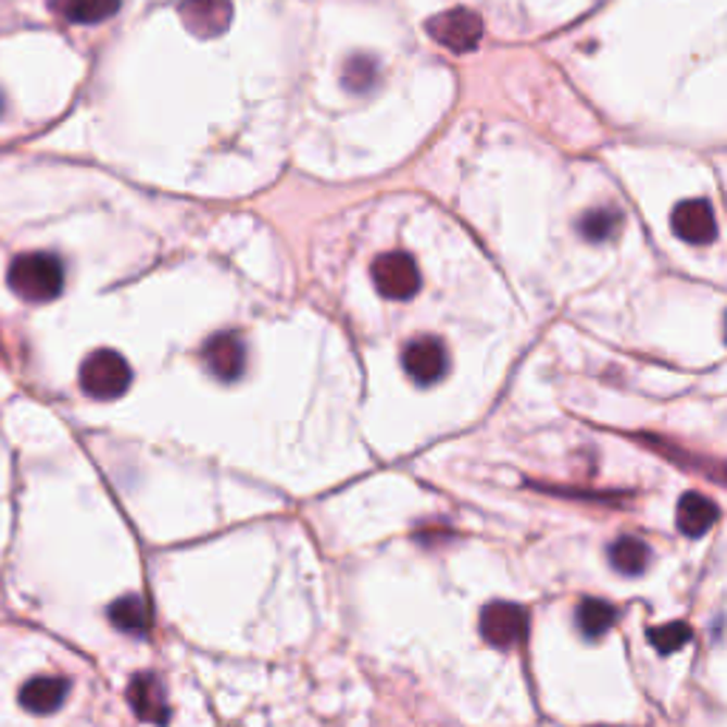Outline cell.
<instances>
[{
	"label": "cell",
	"instance_id": "obj_1",
	"mask_svg": "<svg viewBox=\"0 0 727 727\" xmlns=\"http://www.w3.org/2000/svg\"><path fill=\"white\" fill-rule=\"evenodd\" d=\"M9 287L23 302H52L63 290V262L54 253H23L9 265Z\"/></svg>",
	"mask_w": 727,
	"mask_h": 727
},
{
	"label": "cell",
	"instance_id": "obj_2",
	"mask_svg": "<svg viewBox=\"0 0 727 727\" xmlns=\"http://www.w3.org/2000/svg\"><path fill=\"white\" fill-rule=\"evenodd\" d=\"M80 387L97 401H114L131 387V367L117 350H95L83 361Z\"/></svg>",
	"mask_w": 727,
	"mask_h": 727
},
{
	"label": "cell",
	"instance_id": "obj_3",
	"mask_svg": "<svg viewBox=\"0 0 727 727\" xmlns=\"http://www.w3.org/2000/svg\"><path fill=\"white\" fill-rule=\"evenodd\" d=\"M373 285L375 290L387 299H396V302H404L410 296L418 293L421 287V273L415 259L410 253H384L373 262Z\"/></svg>",
	"mask_w": 727,
	"mask_h": 727
},
{
	"label": "cell",
	"instance_id": "obj_4",
	"mask_svg": "<svg viewBox=\"0 0 727 727\" xmlns=\"http://www.w3.org/2000/svg\"><path fill=\"white\" fill-rule=\"evenodd\" d=\"M426 29L429 35L438 40L441 46L452 49V52H472V49H478L480 37H484V21H480L475 12L469 9H449V12H441V15H435L433 21L426 23Z\"/></svg>",
	"mask_w": 727,
	"mask_h": 727
},
{
	"label": "cell",
	"instance_id": "obj_5",
	"mask_svg": "<svg viewBox=\"0 0 727 727\" xmlns=\"http://www.w3.org/2000/svg\"><path fill=\"white\" fill-rule=\"evenodd\" d=\"M202 361H205L208 373L222 384H234L245 375L248 364V350L245 341L236 333H216L202 347Z\"/></svg>",
	"mask_w": 727,
	"mask_h": 727
},
{
	"label": "cell",
	"instance_id": "obj_6",
	"mask_svg": "<svg viewBox=\"0 0 727 727\" xmlns=\"http://www.w3.org/2000/svg\"><path fill=\"white\" fill-rule=\"evenodd\" d=\"M404 373L410 375L412 384L418 387H433L447 375L449 369V355L447 347L438 341V338H415L404 347Z\"/></svg>",
	"mask_w": 727,
	"mask_h": 727
},
{
	"label": "cell",
	"instance_id": "obj_7",
	"mask_svg": "<svg viewBox=\"0 0 727 727\" xmlns=\"http://www.w3.org/2000/svg\"><path fill=\"white\" fill-rule=\"evenodd\" d=\"M480 634L489 645L512 648L526 637V611L515 603H489L480 611Z\"/></svg>",
	"mask_w": 727,
	"mask_h": 727
},
{
	"label": "cell",
	"instance_id": "obj_8",
	"mask_svg": "<svg viewBox=\"0 0 727 727\" xmlns=\"http://www.w3.org/2000/svg\"><path fill=\"white\" fill-rule=\"evenodd\" d=\"M670 228L688 245H711L716 239V216L705 199H688L670 213Z\"/></svg>",
	"mask_w": 727,
	"mask_h": 727
},
{
	"label": "cell",
	"instance_id": "obj_9",
	"mask_svg": "<svg viewBox=\"0 0 727 727\" xmlns=\"http://www.w3.org/2000/svg\"><path fill=\"white\" fill-rule=\"evenodd\" d=\"M179 17L191 35L216 37L228 29L230 3L228 0H183Z\"/></svg>",
	"mask_w": 727,
	"mask_h": 727
},
{
	"label": "cell",
	"instance_id": "obj_10",
	"mask_svg": "<svg viewBox=\"0 0 727 727\" xmlns=\"http://www.w3.org/2000/svg\"><path fill=\"white\" fill-rule=\"evenodd\" d=\"M68 693V679L63 676H35L21 688V705L35 716L54 713Z\"/></svg>",
	"mask_w": 727,
	"mask_h": 727
},
{
	"label": "cell",
	"instance_id": "obj_11",
	"mask_svg": "<svg viewBox=\"0 0 727 727\" xmlns=\"http://www.w3.org/2000/svg\"><path fill=\"white\" fill-rule=\"evenodd\" d=\"M128 702L142 722H154V725L168 722V705H165V697H162V688L154 674L134 676L131 685H128Z\"/></svg>",
	"mask_w": 727,
	"mask_h": 727
},
{
	"label": "cell",
	"instance_id": "obj_12",
	"mask_svg": "<svg viewBox=\"0 0 727 727\" xmlns=\"http://www.w3.org/2000/svg\"><path fill=\"white\" fill-rule=\"evenodd\" d=\"M719 521V506L711 498L699 492L682 494L679 506H676V526L688 537H702L716 526Z\"/></svg>",
	"mask_w": 727,
	"mask_h": 727
},
{
	"label": "cell",
	"instance_id": "obj_13",
	"mask_svg": "<svg viewBox=\"0 0 727 727\" xmlns=\"http://www.w3.org/2000/svg\"><path fill=\"white\" fill-rule=\"evenodd\" d=\"M49 7L68 23H103L111 15H117L120 0H49Z\"/></svg>",
	"mask_w": 727,
	"mask_h": 727
},
{
	"label": "cell",
	"instance_id": "obj_14",
	"mask_svg": "<svg viewBox=\"0 0 727 727\" xmlns=\"http://www.w3.org/2000/svg\"><path fill=\"white\" fill-rule=\"evenodd\" d=\"M609 560L619 574L637 577V574H642L651 566L654 551H651V546L645 540H639V537H619L617 543L609 549Z\"/></svg>",
	"mask_w": 727,
	"mask_h": 727
},
{
	"label": "cell",
	"instance_id": "obj_15",
	"mask_svg": "<svg viewBox=\"0 0 727 727\" xmlns=\"http://www.w3.org/2000/svg\"><path fill=\"white\" fill-rule=\"evenodd\" d=\"M111 625L123 634H146L148 631V605L142 597L128 594L120 597L109 609Z\"/></svg>",
	"mask_w": 727,
	"mask_h": 727
},
{
	"label": "cell",
	"instance_id": "obj_16",
	"mask_svg": "<svg viewBox=\"0 0 727 727\" xmlns=\"http://www.w3.org/2000/svg\"><path fill=\"white\" fill-rule=\"evenodd\" d=\"M614 619H617V611H614V605L605 603V600H582L580 609H577V628L588 639L609 634Z\"/></svg>",
	"mask_w": 727,
	"mask_h": 727
},
{
	"label": "cell",
	"instance_id": "obj_17",
	"mask_svg": "<svg viewBox=\"0 0 727 727\" xmlns=\"http://www.w3.org/2000/svg\"><path fill=\"white\" fill-rule=\"evenodd\" d=\"M619 225V213L614 208H597V211H588L580 220V234L586 236L588 242H605Z\"/></svg>",
	"mask_w": 727,
	"mask_h": 727
},
{
	"label": "cell",
	"instance_id": "obj_18",
	"mask_svg": "<svg viewBox=\"0 0 727 727\" xmlns=\"http://www.w3.org/2000/svg\"><path fill=\"white\" fill-rule=\"evenodd\" d=\"M651 639V645L660 651V654H674L685 642H691V625L685 623H668L662 625V628H654V631L648 634Z\"/></svg>",
	"mask_w": 727,
	"mask_h": 727
},
{
	"label": "cell",
	"instance_id": "obj_19",
	"mask_svg": "<svg viewBox=\"0 0 727 727\" xmlns=\"http://www.w3.org/2000/svg\"><path fill=\"white\" fill-rule=\"evenodd\" d=\"M375 74H378L375 60L364 58V54H355L344 68V86L350 91H367L375 83Z\"/></svg>",
	"mask_w": 727,
	"mask_h": 727
},
{
	"label": "cell",
	"instance_id": "obj_20",
	"mask_svg": "<svg viewBox=\"0 0 727 727\" xmlns=\"http://www.w3.org/2000/svg\"><path fill=\"white\" fill-rule=\"evenodd\" d=\"M3 109H7V100H3V95H0V114H3Z\"/></svg>",
	"mask_w": 727,
	"mask_h": 727
}]
</instances>
